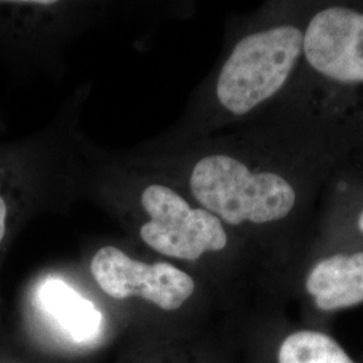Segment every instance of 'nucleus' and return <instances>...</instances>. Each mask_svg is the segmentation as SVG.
I'll return each mask as SVG.
<instances>
[{"mask_svg":"<svg viewBox=\"0 0 363 363\" xmlns=\"http://www.w3.org/2000/svg\"><path fill=\"white\" fill-rule=\"evenodd\" d=\"M177 182L235 234L281 240L294 267L303 256L298 229L311 198L300 160L250 143L217 142L183 155Z\"/></svg>","mask_w":363,"mask_h":363,"instance_id":"obj_1","label":"nucleus"},{"mask_svg":"<svg viewBox=\"0 0 363 363\" xmlns=\"http://www.w3.org/2000/svg\"><path fill=\"white\" fill-rule=\"evenodd\" d=\"M306 18L274 16L234 40L205 93L213 121L249 118L295 85L303 65Z\"/></svg>","mask_w":363,"mask_h":363,"instance_id":"obj_2","label":"nucleus"},{"mask_svg":"<svg viewBox=\"0 0 363 363\" xmlns=\"http://www.w3.org/2000/svg\"><path fill=\"white\" fill-rule=\"evenodd\" d=\"M123 211L138 214V233L154 252L198 262L225 253L234 234L213 213L198 205L169 177L130 175ZM123 199V201H124Z\"/></svg>","mask_w":363,"mask_h":363,"instance_id":"obj_3","label":"nucleus"},{"mask_svg":"<svg viewBox=\"0 0 363 363\" xmlns=\"http://www.w3.org/2000/svg\"><path fill=\"white\" fill-rule=\"evenodd\" d=\"M316 81L327 97H363V6L328 4L306 18L298 77Z\"/></svg>","mask_w":363,"mask_h":363,"instance_id":"obj_4","label":"nucleus"},{"mask_svg":"<svg viewBox=\"0 0 363 363\" xmlns=\"http://www.w3.org/2000/svg\"><path fill=\"white\" fill-rule=\"evenodd\" d=\"M296 286L306 325L325 328L328 318L362 306L363 242L311 245L294 277Z\"/></svg>","mask_w":363,"mask_h":363,"instance_id":"obj_5","label":"nucleus"},{"mask_svg":"<svg viewBox=\"0 0 363 363\" xmlns=\"http://www.w3.org/2000/svg\"><path fill=\"white\" fill-rule=\"evenodd\" d=\"M91 273L99 288L116 300L139 298L163 311L182 308L196 291L194 277L179 267L133 259L113 245L100 247L91 259Z\"/></svg>","mask_w":363,"mask_h":363,"instance_id":"obj_6","label":"nucleus"},{"mask_svg":"<svg viewBox=\"0 0 363 363\" xmlns=\"http://www.w3.org/2000/svg\"><path fill=\"white\" fill-rule=\"evenodd\" d=\"M42 145L38 139L0 143V252L43 199L48 164Z\"/></svg>","mask_w":363,"mask_h":363,"instance_id":"obj_7","label":"nucleus"},{"mask_svg":"<svg viewBox=\"0 0 363 363\" xmlns=\"http://www.w3.org/2000/svg\"><path fill=\"white\" fill-rule=\"evenodd\" d=\"M33 307L60 339L74 346H91L104 330V316L65 280L49 276L33 291Z\"/></svg>","mask_w":363,"mask_h":363,"instance_id":"obj_8","label":"nucleus"},{"mask_svg":"<svg viewBox=\"0 0 363 363\" xmlns=\"http://www.w3.org/2000/svg\"><path fill=\"white\" fill-rule=\"evenodd\" d=\"M269 363H361L327 328L292 322L273 327Z\"/></svg>","mask_w":363,"mask_h":363,"instance_id":"obj_9","label":"nucleus"},{"mask_svg":"<svg viewBox=\"0 0 363 363\" xmlns=\"http://www.w3.org/2000/svg\"><path fill=\"white\" fill-rule=\"evenodd\" d=\"M330 242H363V205L355 213L351 225L337 230L325 232L313 244H330Z\"/></svg>","mask_w":363,"mask_h":363,"instance_id":"obj_10","label":"nucleus"},{"mask_svg":"<svg viewBox=\"0 0 363 363\" xmlns=\"http://www.w3.org/2000/svg\"><path fill=\"white\" fill-rule=\"evenodd\" d=\"M361 363H363V362H361Z\"/></svg>","mask_w":363,"mask_h":363,"instance_id":"obj_11","label":"nucleus"}]
</instances>
